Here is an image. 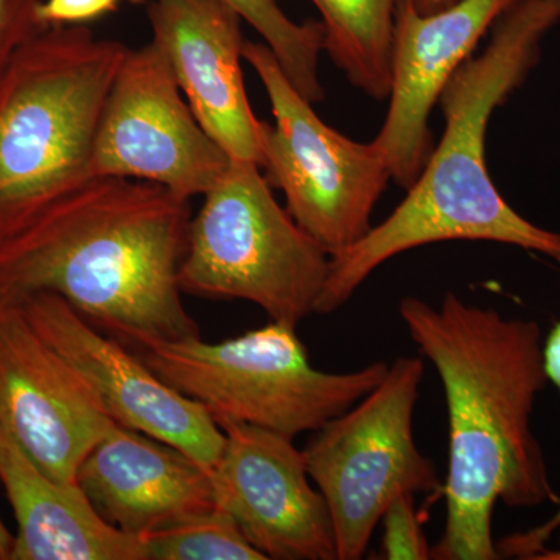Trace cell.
Wrapping results in <instances>:
<instances>
[{"instance_id": "obj_1", "label": "cell", "mask_w": 560, "mask_h": 560, "mask_svg": "<svg viewBox=\"0 0 560 560\" xmlns=\"http://www.w3.org/2000/svg\"><path fill=\"white\" fill-rule=\"evenodd\" d=\"M399 315L440 374L447 401V511L431 558L500 559L492 536L497 501L510 508L560 503L530 427L548 383L540 326L470 304L453 291L440 305L405 296Z\"/></svg>"}, {"instance_id": "obj_2", "label": "cell", "mask_w": 560, "mask_h": 560, "mask_svg": "<svg viewBox=\"0 0 560 560\" xmlns=\"http://www.w3.org/2000/svg\"><path fill=\"white\" fill-rule=\"evenodd\" d=\"M190 200L160 184L95 176L0 243V301L55 293L121 340H190L179 268Z\"/></svg>"}, {"instance_id": "obj_3", "label": "cell", "mask_w": 560, "mask_h": 560, "mask_svg": "<svg viewBox=\"0 0 560 560\" xmlns=\"http://www.w3.org/2000/svg\"><path fill=\"white\" fill-rule=\"evenodd\" d=\"M560 24V0H521L493 24L486 49L464 62L440 97L444 135L388 219L330 256L315 313L340 311L368 278L407 250L442 242H493L560 261V232L544 230L501 197L486 164L492 114L539 65Z\"/></svg>"}, {"instance_id": "obj_4", "label": "cell", "mask_w": 560, "mask_h": 560, "mask_svg": "<svg viewBox=\"0 0 560 560\" xmlns=\"http://www.w3.org/2000/svg\"><path fill=\"white\" fill-rule=\"evenodd\" d=\"M128 47L49 25L0 77V243L94 175L103 108Z\"/></svg>"}, {"instance_id": "obj_5", "label": "cell", "mask_w": 560, "mask_h": 560, "mask_svg": "<svg viewBox=\"0 0 560 560\" xmlns=\"http://www.w3.org/2000/svg\"><path fill=\"white\" fill-rule=\"evenodd\" d=\"M291 324L270 320L219 342L143 338L140 359L219 423H245L289 438L313 433L363 399L388 363L326 372L313 366Z\"/></svg>"}, {"instance_id": "obj_6", "label": "cell", "mask_w": 560, "mask_h": 560, "mask_svg": "<svg viewBox=\"0 0 560 560\" xmlns=\"http://www.w3.org/2000/svg\"><path fill=\"white\" fill-rule=\"evenodd\" d=\"M190 221L183 293L253 302L298 327L315 313L330 254L276 201L259 164L231 160Z\"/></svg>"}, {"instance_id": "obj_7", "label": "cell", "mask_w": 560, "mask_h": 560, "mask_svg": "<svg viewBox=\"0 0 560 560\" xmlns=\"http://www.w3.org/2000/svg\"><path fill=\"white\" fill-rule=\"evenodd\" d=\"M420 357H399L348 411L313 431L304 453L329 508L337 560L363 558L386 508L404 493L442 495L436 467L415 440Z\"/></svg>"}, {"instance_id": "obj_8", "label": "cell", "mask_w": 560, "mask_h": 560, "mask_svg": "<svg viewBox=\"0 0 560 560\" xmlns=\"http://www.w3.org/2000/svg\"><path fill=\"white\" fill-rule=\"evenodd\" d=\"M243 61L256 70L275 124L261 121L260 168L287 210L330 256L370 232L375 206L388 186V164L375 145L346 138L319 119L294 90L265 43L245 40Z\"/></svg>"}, {"instance_id": "obj_9", "label": "cell", "mask_w": 560, "mask_h": 560, "mask_svg": "<svg viewBox=\"0 0 560 560\" xmlns=\"http://www.w3.org/2000/svg\"><path fill=\"white\" fill-rule=\"evenodd\" d=\"M231 160L184 101L160 47L151 40L128 50L95 136L94 175L149 180L190 200L205 195Z\"/></svg>"}, {"instance_id": "obj_10", "label": "cell", "mask_w": 560, "mask_h": 560, "mask_svg": "<svg viewBox=\"0 0 560 560\" xmlns=\"http://www.w3.org/2000/svg\"><path fill=\"white\" fill-rule=\"evenodd\" d=\"M35 330L68 361L114 422L179 448L212 470L224 433L184 396L55 293L18 301Z\"/></svg>"}, {"instance_id": "obj_11", "label": "cell", "mask_w": 560, "mask_h": 560, "mask_svg": "<svg viewBox=\"0 0 560 560\" xmlns=\"http://www.w3.org/2000/svg\"><path fill=\"white\" fill-rule=\"evenodd\" d=\"M220 429L224 444L210 471L217 508L265 559L337 560L329 508L293 438L245 423Z\"/></svg>"}, {"instance_id": "obj_12", "label": "cell", "mask_w": 560, "mask_h": 560, "mask_svg": "<svg viewBox=\"0 0 560 560\" xmlns=\"http://www.w3.org/2000/svg\"><path fill=\"white\" fill-rule=\"evenodd\" d=\"M0 420L22 451L61 481L116 425L18 302L0 301Z\"/></svg>"}, {"instance_id": "obj_13", "label": "cell", "mask_w": 560, "mask_h": 560, "mask_svg": "<svg viewBox=\"0 0 560 560\" xmlns=\"http://www.w3.org/2000/svg\"><path fill=\"white\" fill-rule=\"evenodd\" d=\"M521 0H456L422 14L397 0L389 108L374 143L394 183L408 190L433 151L429 120L442 90L482 36Z\"/></svg>"}, {"instance_id": "obj_14", "label": "cell", "mask_w": 560, "mask_h": 560, "mask_svg": "<svg viewBox=\"0 0 560 560\" xmlns=\"http://www.w3.org/2000/svg\"><path fill=\"white\" fill-rule=\"evenodd\" d=\"M153 43L210 138L232 160L259 164L261 121L250 108L242 60V18L224 0H151Z\"/></svg>"}, {"instance_id": "obj_15", "label": "cell", "mask_w": 560, "mask_h": 560, "mask_svg": "<svg viewBox=\"0 0 560 560\" xmlns=\"http://www.w3.org/2000/svg\"><path fill=\"white\" fill-rule=\"evenodd\" d=\"M210 471L167 442L116 423L88 453L77 482L109 525L142 537L217 508Z\"/></svg>"}, {"instance_id": "obj_16", "label": "cell", "mask_w": 560, "mask_h": 560, "mask_svg": "<svg viewBox=\"0 0 560 560\" xmlns=\"http://www.w3.org/2000/svg\"><path fill=\"white\" fill-rule=\"evenodd\" d=\"M0 482L18 523L10 560H145L140 537L102 518L79 482L40 469L2 420Z\"/></svg>"}, {"instance_id": "obj_17", "label": "cell", "mask_w": 560, "mask_h": 560, "mask_svg": "<svg viewBox=\"0 0 560 560\" xmlns=\"http://www.w3.org/2000/svg\"><path fill=\"white\" fill-rule=\"evenodd\" d=\"M334 65L374 101L389 97L397 0H312Z\"/></svg>"}, {"instance_id": "obj_18", "label": "cell", "mask_w": 560, "mask_h": 560, "mask_svg": "<svg viewBox=\"0 0 560 560\" xmlns=\"http://www.w3.org/2000/svg\"><path fill=\"white\" fill-rule=\"evenodd\" d=\"M243 21L259 33L278 58L287 79L305 101L315 105L324 101L318 75L324 31L320 21L291 20L276 0H224Z\"/></svg>"}, {"instance_id": "obj_19", "label": "cell", "mask_w": 560, "mask_h": 560, "mask_svg": "<svg viewBox=\"0 0 560 560\" xmlns=\"http://www.w3.org/2000/svg\"><path fill=\"white\" fill-rule=\"evenodd\" d=\"M140 540L145 560H267L220 508L145 534Z\"/></svg>"}, {"instance_id": "obj_20", "label": "cell", "mask_w": 560, "mask_h": 560, "mask_svg": "<svg viewBox=\"0 0 560 560\" xmlns=\"http://www.w3.org/2000/svg\"><path fill=\"white\" fill-rule=\"evenodd\" d=\"M544 359L548 382L560 390V319L544 341ZM497 548L500 556L510 555L529 560H560V503L558 512L550 521L526 533L508 537L500 541Z\"/></svg>"}, {"instance_id": "obj_21", "label": "cell", "mask_w": 560, "mask_h": 560, "mask_svg": "<svg viewBox=\"0 0 560 560\" xmlns=\"http://www.w3.org/2000/svg\"><path fill=\"white\" fill-rule=\"evenodd\" d=\"M381 525L382 559H431V548L422 529V518L416 511V495L404 493L397 497L383 512Z\"/></svg>"}, {"instance_id": "obj_22", "label": "cell", "mask_w": 560, "mask_h": 560, "mask_svg": "<svg viewBox=\"0 0 560 560\" xmlns=\"http://www.w3.org/2000/svg\"><path fill=\"white\" fill-rule=\"evenodd\" d=\"M43 0H0V77L18 50L46 28L38 11Z\"/></svg>"}, {"instance_id": "obj_23", "label": "cell", "mask_w": 560, "mask_h": 560, "mask_svg": "<svg viewBox=\"0 0 560 560\" xmlns=\"http://www.w3.org/2000/svg\"><path fill=\"white\" fill-rule=\"evenodd\" d=\"M124 3L142 5L145 0H43L38 16L46 25H84L105 14L116 13Z\"/></svg>"}, {"instance_id": "obj_24", "label": "cell", "mask_w": 560, "mask_h": 560, "mask_svg": "<svg viewBox=\"0 0 560 560\" xmlns=\"http://www.w3.org/2000/svg\"><path fill=\"white\" fill-rule=\"evenodd\" d=\"M410 2L419 13L431 14L447 9V7L453 5L456 0H410Z\"/></svg>"}, {"instance_id": "obj_25", "label": "cell", "mask_w": 560, "mask_h": 560, "mask_svg": "<svg viewBox=\"0 0 560 560\" xmlns=\"http://www.w3.org/2000/svg\"><path fill=\"white\" fill-rule=\"evenodd\" d=\"M14 536L3 525L0 518V560H10L11 548H13Z\"/></svg>"}]
</instances>
